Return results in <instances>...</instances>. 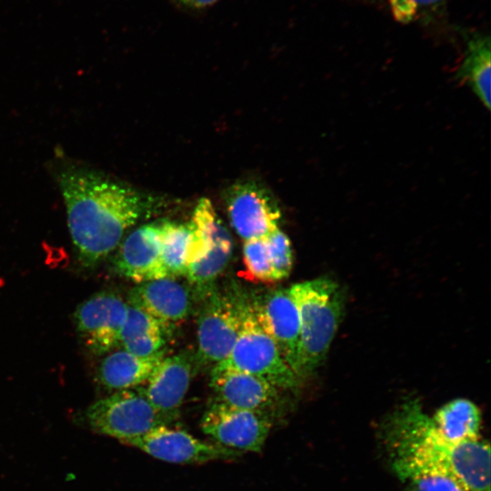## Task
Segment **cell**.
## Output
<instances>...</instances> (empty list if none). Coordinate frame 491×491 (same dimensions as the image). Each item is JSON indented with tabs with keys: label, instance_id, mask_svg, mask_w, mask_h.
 Instances as JSON below:
<instances>
[{
	"label": "cell",
	"instance_id": "ac0fdd59",
	"mask_svg": "<svg viewBox=\"0 0 491 491\" xmlns=\"http://www.w3.org/2000/svg\"><path fill=\"white\" fill-rule=\"evenodd\" d=\"M488 35L474 34L466 48L457 77L467 83L476 96L489 110L491 105V52Z\"/></svg>",
	"mask_w": 491,
	"mask_h": 491
},
{
	"label": "cell",
	"instance_id": "52a82bcc",
	"mask_svg": "<svg viewBox=\"0 0 491 491\" xmlns=\"http://www.w3.org/2000/svg\"><path fill=\"white\" fill-rule=\"evenodd\" d=\"M197 321L196 362L215 366L231 352L240 331L245 301L214 288L203 300Z\"/></svg>",
	"mask_w": 491,
	"mask_h": 491
},
{
	"label": "cell",
	"instance_id": "7c38bea8",
	"mask_svg": "<svg viewBox=\"0 0 491 491\" xmlns=\"http://www.w3.org/2000/svg\"><path fill=\"white\" fill-rule=\"evenodd\" d=\"M252 305L259 324L297 376L300 320L288 289L270 291Z\"/></svg>",
	"mask_w": 491,
	"mask_h": 491
},
{
	"label": "cell",
	"instance_id": "d4e9b609",
	"mask_svg": "<svg viewBox=\"0 0 491 491\" xmlns=\"http://www.w3.org/2000/svg\"><path fill=\"white\" fill-rule=\"evenodd\" d=\"M394 16L402 23L409 24L438 10L445 0H385Z\"/></svg>",
	"mask_w": 491,
	"mask_h": 491
},
{
	"label": "cell",
	"instance_id": "ba28073f",
	"mask_svg": "<svg viewBox=\"0 0 491 491\" xmlns=\"http://www.w3.org/2000/svg\"><path fill=\"white\" fill-rule=\"evenodd\" d=\"M272 426L265 413L234 407L215 400L202 417L203 432L221 446L237 451L258 452Z\"/></svg>",
	"mask_w": 491,
	"mask_h": 491
},
{
	"label": "cell",
	"instance_id": "9c48e42d",
	"mask_svg": "<svg viewBox=\"0 0 491 491\" xmlns=\"http://www.w3.org/2000/svg\"><path fill=\"white\" fill-rule=\"evenodd\" d=\"M128 303L110 291L98 292L81 303L74 319L78 336L94 355L112 352L120 345Z\"/></svg>",
	"mask_w": 491,
	"mask_h": 491
},
{
	"label": "cell",
	"instance_id": "2e32d148",
	"mask_svg": "<svg viewBox=\"0 0 491 491\" xmlns=\"http://www.w3.org/2000/svg\"><path fill=\"white\" fill-rule=\"evenodd\" d=\"M210 386L222 403L269 416L278 398V388L265 378L233 369L213 366Z\"/></svg>",
	"mask_w": 491,
	"mask_h": 491
},
{
	"label": "cell",
	"instance_id": "cb8c5ba5",
	"mask_svg": "<svg viewBox=\"0 0 491 491\" xmlns=\"http://www.w3.org/2000/svg\"><path fill=\"white\" fill-rule=\"evenodd\" d=\"M266 238L270 262L276 282L287 277L293 265L291 242L279 228Z\"/></svg>",
	"mask_w": 491,
	"mask_h": 491
},
{
	"label": "cell",
	"instance_id": "3957f363",
	"mask_svg": "<svg viewBox=\"0 0 491 491\" xmlns=\"http://www.w3.org/2000/svg\"><path fill=\"white\" fill-rule=\"evenodd\" d=\"M288 292L300 320L297 376L301 379L325 359L343 316L344 299L338 285L326 277L296 283Z\"/></svg>",
	"mask_w": 491,
	"mask_h": 491
},
{
	"label": "cell",
	"instance_id": "4fadbf2b",
	"mask_svg": "<svg viewBox=\"0 0 491 491\" xmlns=\"http://www.w3.org/2000/svg\"><path fill=\"white\" fill-rule=\"evenodd\" d=\"M195 354L184 351L164 356L140 390L159 412L177 416L193 376Z\"/></svg>",
	"mask_w": 491,
	"mask_h": 491
},
{
	"label": "cell",
	"instance_id": "5b68a950",
	"mask_svg": "<svg viewBox=\"0 0 491 491\" xmlns=\"http://www.w3.org/2000/svg\"><path fill=\"white\" fill-rule=\"evenodd\" d=\"M214 366L261 376L278 389H294L300 382L259 324L252 303L244 304L240 331L231 352Z\"/></svg>",
	"mask_w": 491,
	"mask_h": 491
},
{
	"label": "cell",
	"instance_id": "9a60e30c",
	"mask_svg": "<svg viewBox=\"0 0 491 491\" xmlns=\"http://www.w3.org/2000/svg\"><path fill=\"white\" fill-rule=\"evenodd\" d=\"M192 298L187 286L165 277L139 283L130 291L128 304L144 309L168 330L189 316Z\"/></svg>",
	"mask_w": 491,
	"mask_h": 491
},
{
	"label": "cell",
	"instance_id": "44dd1931",
	"mask_svg": "<svg viewBox=\"0 0 491 491\" xmlns=\"http://www.w3.org/2000/svg\"><path fill=\"white\" fill-rule=\"evenodd\" d=\"M392 466L411 491H469L451 474L411 458L392 457Z\"/></svg>",
	"mask_w": 491,
	"mask_h": 491
},
{
	"label": "cell",
	"instance_id": "30bf717a",
	"mask_svg": "<svg viewBox=\"0 0 491 491\" xmlns=\"http://www.w3.org/2000/svg\"><path fill=\"white\" fill-rule=\"evenodd\" d=\"M225 205L231 225L244 241L266 237L279 228L280 211L276 202L255 182L229 187Z\"/></svg>",
	"mask_w": 491,
	"mask_h": 491
},
{
	"label": "cell",
	"instance_id": "484cf974",
	"mask_svg": "<svg viewBox=\"0 0 491 491\" xmlns=\"http://www.w3.org/2000/svg\"><path fill=\"white\" fill-rule=\"evenodd\" d=\"M179 3L191 8H204L214 5L219 0H177Z\"/></svg>",
	"mask_w": 491,
	"mask_h": 491
},
{
	"label": "cell",
	"instance_id": "6da1fadb",
	"mask_svg": "<svg viewBox=\"0 0 491 491\" xmlns=\"http://www.w3.org/2000/svg\"><path fill=\"white\" fill-rule=\"evenodd\" d=\"M57 179L73 245L85 268L95 267L115 250L151 208L150 197L90 168L68 166Z\"/></svg>",
	"mask_w": 491,
	"mask_h": 491
},
{
	"label": "cell",
	"instance_id": "5bb4252c",
	"mask_svg": "<svg viewBox=\"0 0 491 491\" xmlns=\"http://www.w3.org/2000/svg\"><path fill=\"white\" fill-rule=\"evenodd\" d=\"M161 222L141 225L123 240L114 260L119 275L138 284L165 278L160 262Z\"/></svg>",
	"mask_w": 491,
	"mask_h": 491
},
{
	"label": "cell",
	"instance_id": "7a4b0ae2",
	"mask_svg": "<svg viewBox=\"0 0 491 491\" xmlns=\"http://www.w3.org/2000/svg\"><path fill=\"white\" fill-rule=\"evenodd\" d=\"M392 457L411 458L457 478L469 491H490V448L478 437L462 443L445 439L417 403L404 405L386 432Z\"/></svg>",
	"mask_w": 491,
	"mask_h": 491
},
{
	"label": "cell",
	"instance_id": "e0dca14e",
	"mask_svg": "<svg viewBox=\"0 0 491 491\" xmlns=\"http://www.w3.org/2000/svg\"><path fill=\"white\" fill-rule=\"evenodd\" d=\"M165 352L151 357H140L125 349L108 354L98 370L99 381L109 389L125 390L146 382Z\"/></svg>",
	"mask_w": 491,
	"mask_h": 491
},
{
	"label": "cell",
	"instance_id": "ffe728a7",
	"mask_svg": "<svg viewBox=\"0 0 491 491\" xmlns=\"http://www.w3.org/2000/svg\"><path fill=\"white\" fill-rule=\"evenodd\" d=\"M193 227L162 220L160 231V262L165 277L185 276Z\"/></svg>",
	"mask_w": 491,
	"mask_h": 491
},
{
	"label": "cell",
	"instance_id": "8fae6325",
	"mask_svg": "<svg viewBox=\"0 0 491 491\" xmlns=\"http://www.w3.org/2000/svg\"><path fill=\"white\" fill-rule=\"evenodd\" d=\"M128 445L157 459L178 464L205 463L235 457L243 452L201 441L188 433L160 426Z\"/></svg>",
	"mask_w": 491,
	"mask_h": 491
},
{
	"label": "cell",
	"instance_id": "8992f818",
	"mask_svg": "<svg viewBox=\"0 0 491 491\" xmlns=\"http://www.w3.org/2000/svg\"><path fill=\"white\" fill-rule=\"evenodd\" d=\"M85 418L95 431L129 444L176 416L159 412L140 389L131 388L95 401L86 409Z\"/></svg>",
	"mask_w": 491,
	"mask_h": 491
},
{
	"label": "cell",
	"instance_id": "277c9868",
	"mask_svg": "<svg viewBox=\"0 0 491 491\" xmlns=\"http://www.w3.org/2000/svg\"><path fill=\"white\" fill-rule=\"evenodd\" d=\"M193 238L185 277L195 296L204 299L226 267L233 252V240L211 201L201 198L195 207Z\"/></svg>",
	"mask_w": 491,
	"mask_h": 491
},
{
	"label": "cell",
	"instance_id": "d6986e66",
	"mask_svg": "<svg viewBox=\"0 0 491 491\" xmlns=\"http://www.w3.org/2000/svg\"><path fill=\"white\" fill-rule=\"evenodd\" d=\"M431 419L437 432L450 442L480 437L481 413L470 400L454 399L437 409Z\"/></svg>",
	"mask_w": 491,
	"mask_h": 491
},
{
	"label": "cell",
	"instance_id": "603a6c76",
	"mask_svg": "<svg viewBox=\"0 0 491 491\" xmlns=\"http://www.w3.org/2000/svg\"><path fill=\"white\" fill-rule=\"evenodd\" d=\"M156 334H166L163 325L144 309L128 304L120 336V346Z\"/></svg>",
	"mask_w": 491,
	"mask_h": 491
},
{
	"label": "cell",
	"instance_id": "7402d4cb",
	"mask_svg": "<svg viewBox=\"0 0 491 491\" xmlns=\"http://www.w3.org/2000/svg\"><path fill=\"white\" fill-rule=\"evenodd\" d=\"M242 277L255 283H275L266 238L244 241Z\"/></svg>",
	"mask_w": 491,
	"mask_h": 491
}]
</instances>
